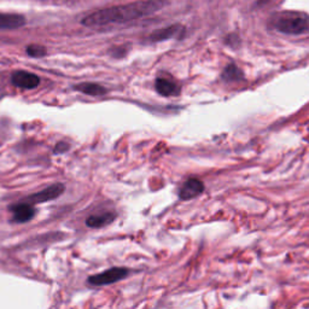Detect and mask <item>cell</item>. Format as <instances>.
<instances>
[{
    "label": "cell",
    "instance_id": "cell-1",
    "mask_svg": "<svg viewBox=\"0 0 309 309\" xmlns=\"http://www.w3.org/2000/svg\"><path fill=\"white\" fill-rule=\"evenodd\" d=\"M164 6V0H144L122 6L109 7L91 13L83 18L82 23L88 27L106 26L111 23H125L156 12Z\"/></svg>",
    "mask_w": 309,
    "mask_h": 309
},
{
    "label": "cell",
    "instance_id": "cell-2",
    "mask_svg": "<svg viewBox=\"0 0 309 309\" xmlns=\"http://www.w3.org/2000/svg\"><path fill=\"white\" fill-rule=\"evenodd\" d=\"M273 26L284 34H301L309 28V17L299 12L278 13L274 17Z\"/></svg>",
    "mask_w": 309,
    "mask_h": 309
},
{
    "label": "cell",
    "instance_id": "cell-3",
    "mask_svg": "<svg viewBox=\"0 0 309 309\" xmlns=\"http://www.w3.org/2000/svg\"><path fill=\"white\" fill-rule=\"evenodd\" d=\"M128 275L127 268H121V267H115V268H110L108 271H104L103 273L92 275L88 278V283L91 285H109V284H114L119 280L123 279Z\"/></svg>",
    "mask_w": 309,
    "mask_h": 309
},
{
    "label": "cell",
    "instance_id": "cell-4",
    "mask_svg": "<svg viewBox=\"0 0 309 309\" xmlns=\"http://www.w3.org/2000/svg\"><path fill=\"white\" fill-rule=\"evenodd\" d=\"M66 187L63 184H53L47 189H45L40 192L35 193V195L29 196V197L24 198L22 202H26L29 204H36V203H44V202L52 201V199L58 198L64 192Z\"/></svg>",
    "mask_w": 309,
    "mask_h": 309
},
{
    "label": "cell",
    "instance_id": "cell-5",
    "mask_svg": "<svg viewBox=\"0 0 309 309\" xmlns=\"http://www.w3.org/2000/svg\"><path fill=\"white\" fill-rule=\"evenodd\" d=\"M12 83L18 88L23 89H33L39 86L40 83V77L38 75L33 74V73L28 72H16L12 74V78H11Z\"/></svg>",
    "mask_w": 309,
    "mask_h": 309
},
{
    "label": "cell",
    "instance_id": "cell-6",
    "mask_svg": "<svg viewBox=\"0 0 309 309\" xmlns=\"http://www.w3.org/2000/svg\"><path fill=\"white\" fill-rule=\"evenodd\" d=\"M204 191L203 182L198 179H189L187 181L184 182V185L179 190V197L182 201H187V199H192L197 196L201 195Z\"/></svg>",
    "mask_w": 309,
    "mask_h": 309
},
{
    "label": "cell",
    "instance_id": "cell-7",
    "mask_svg": "<svg viewBox=\"0 0 309 309\" xmlns=\"http://www.w3.org/2000/svg\"><path fill=\"white\" fill-rule=\"evenodd\" d=\"M11 210L13 213L12 220L16 223H27L35 216V208L33 207V204L26 203V202H21L11 207Z\"/></svg>",
    "mask_w": 309,
    "mask_h": 309
},
{
    "label": "cell",
    "instance_id": "cell-8",
    "mask_svg": "<svg viewBox=\"0 0 309 309\" xmlns=\"http://www.w3.org/2000/svg\"><path fill=\"white\" fill-rule=\"evenodd\" d=\"M154 87H156V91L163 97H174V95H179L180 93V86L172 78L157 77Z\"/></svg>",
    "mask_w": 309,
    "mask_h": 309
},
{
    "label": "cell",
    "instance_id": "cell-9",
    "mask_svg": "<svg viewBox=\"0 0 309 309\" xmlns=\"http://www.w3.org/2000/svg\"><path fill=\"white\" fill-rule=\"evenodd\" d=\"M182 30L181 26H178V24H174V26L163 28V29H159L154 32L150 36V41H154V43H157V41H163L167 40V39L174 38V36H178L180 34V32Z\"/></svg>",
    "mask_w": 309,
    "mask_h": 309
},
{
    "label": "cell",
    "instance_id": "cell-10",
    "mask_svg": "<svg viewBox=\"0 0 309 309\" xmlns=\"http://www.w3.org/2000/svg\"><path fill=\"white\" fill-rule=\"evenodd\" d=\"M26 19L19 15H7L0 13V29H16L24 26Z\"/></svg>",
    "mask_w": 309,
    "mask_h": 309
},
{
    "label": "cell",
    "instance_id": "cell-11",
    "mask_svg": "<svg viewBox=\"0 0 309 309\" xmlns=\"http://www.w3.org/2000/svg\"><path fill=\"white\" fill-rule=\"evenodd\" d=\"M115 218L116 216H115L114 213H103V214L89 216L86 220V224L87 226L92 227V229H99V227H104L111 224L115 220Z\"/></svg>",
    "mask_w": 309,
    "mask_h": 309
},
{
    "label": "cell",
    "instance_id": "cell-12",
    "mask_svg": "<svg viewBox=\"0 0 309 309\" xmlns=\"http://www.w3.org/2000/svg\"><path fill=\"white\" fill-rule=\"evenodd\" d=\"M75 89H77V91L82 92V93H85V94L93 95V97H98V95H103L106 93V89L104 88L103 86L98 85V83H92V82L78 83V85L75 86Z\"/></svg>",
    "mask_w": 309,
    "mask_h": 309
},
{
    "label": "cell",
    "instance_id": "cell-13",
    "mask_svg": "<svg viewBox=\"0 0 309 309\" xmlns=\"http://www.w3.org/2000/svg\"><path fill=\"white\" fill-rule=\"evenodd\" d=\"M223 78L227 82H232V81H238L243 78V73L234 64H230L225 68L223 73Z\"/></svg>",
    "mask_w": 309,
    "mask_h": 309
},
{
    "label": "cell",
    "instance_id": "cell-14",
    "mask_svg": "<svg viewBox=\"0 0 309 309\" xmlns=\"http://www.w3.org/2000/svg\"><path fill=\"white\" fill-rule=\"evenodd\" d=\"M27 53L30 56V57L39 58L46 56L47 51L44 46H40V45H29V46L27 47Z\"/></svg>",
    "mask_w": 309,
    "mask_h": 309
},
{
    "label": "cell",
    "instance_id": "cell-15",
    "mask_svg": "<svg viewBox=\"0 0 309 309\" xmlns=\"http://www.w3.org/2000/svg\"><path fill=\"white\" fill-rule=\"evenodd\" d=\"M68 149H69V144H67V143H64V142H61L56 145L55 150L53 151H55V154H63V153H66V151H68Z\"/></svg>",
    "mask_w": 309,
    "mask_h": 309
}]
</instances>
